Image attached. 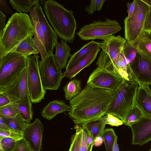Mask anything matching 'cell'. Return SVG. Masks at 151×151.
Instances as JSON below:
<instances>
[{"label":"cell","instance_id":"cell-1","mask_svg":"<svg viewBox=\"0 0 151 151\" xmlns=\"http://www.w3.org/2000/svg\"><path fill=\"white\" fill-rule=\"evenodd\" d=\"M113 92L86 84L69 101L70 117L76 125L81 126L104 116L111 103Z\"/></svg>","mask_w":151,"mask_h":151},{"label":"cell","instance_id":"cell-2","mask_svg":"<svg viewBox=\"0 0 151 151\" xmlns=\"http://www.w3.org/2000/svg\"><path fill=\"white\" fill-rule=\"evenodd\" d=\"M35 29L29 16L16 12L9 19L0 32V58L14 49L27 38L34 36Z\"/></svg>","mask_w":151,"mask_h":151},{"label":"cell","instance_id":"cell-3","mask_svg":"<svg viewBox=\"0 0 151 151\" xmlns=\"http://www.w3.org/2000/svg\"><path fill=\"white\" fill-rule=\"evenodd\" d=\"M40 3L57 36L69 43L73 42L77 28L73 12L66 9L63 5L53 0L41 1Z\"/></svg>","mask_w":151,"mask_h":151},{"label":"cell","instance_id":"cell-4","mask_svg":"<svg viewBox=\"0 0 151 151\" xmlns=\"http://www.w3.org/2000/svg\"><path fill=\"white\" fill-rule=\"evenodd\" d=\"M29 17L35 29L33 46L42 60L53 53L58 36L48 23L39 4L31 9Z\"/></svg>","mask_w":151,"mask_h":151},{"label":"cell","instance_id":"cell-5","mask_svg":"<svg viewBox=\"0 0 151 151\" xmlns=\"http://www.w3.org/2000/svg\"><path fill=\"white\" fill-rule=\"evenodd\" d=\"M138 85L136 81L124 80L113 92L111 103L104 115L112 114L124 121L134 104Z\"/></svg>","mask_w":151,"mask_h":151},{"label":"cell","instance_id":"cell-6","mask_svg":"<svg viewBox=\"0 0 151 151\" xmlns=\"http://www.w3.org/2000/svg\"><path fill=\"white\" fill-rule=\"evenodd\" d=\"M126 41L120 35L116 36L113 35L102 42L100 46L102 50L96 64L99 67L118 73L116 64Z\"/></svg>","mask_w":151,"mask_h":151},{"label":"cell","instance_id":"cell-7","mask_svg":"<svg viewBox=\"0 0 151 151\" xmlns=\"http://www.w3.org/2000/svg\"><path fill=\"white\" fill-rule=\"evenodd\" d=\"M122 29L116 21L106 18L104 21L100 19L94 20L93 23L85 25L76 34L84 40L99 39L104 41Z\"/></svg>","mask_w":151,"mask_h":151},{"label":"cell","instance_id":"cell-8","mask_svg":"<svg viewBox=\"0 0 151 151\" xmlns=\"http://www.w3.org/2000/svg\"><path fill=\"white\" fill-rule=\"evenodd\" d=\"M39 70L44 89L58 90L64 77L62 69L56 63L53 53L49 54L40 61Z\"/></svg>","mask_w":151,"mask_h":151},{"label":"cell","instance_id":"cell-9","mask_svg":"<svg viewBox=\"0 0 151 151\" xmlns=\"http://www.w3.org/2000/svg\"><path fill=\"white\" fill-rule=\"evenodd\" d=\"M38 54L27 57V82L29 95L32 103H39L44 99L46 93L44 88L40 75Z\"/></svg>","mask_w":151,"mask_h":151},{"label":"cell","instance_id":"cell-10","mask_svg":"<svg viewBox=\"0 0 151 151\" xmlns=\"http://www.w3.org/2000/svg\"><path fill=\"white\" fill-rule=\"evenodd\" d=\"M27 57L10 52L0 58V87L12 81L26 66Z\"/></svg>","mask_w":151,"mask_h":151},{"label":"cell","instance_id":"cell-11","mask_svg":"<svg viewBox=\"0 0 151 151\" xmlns=\"http://www.w3.org/2000/svg\"><path fill=\"white\" fill-rule=\"evenodd\" d=\"M135 6L131 17L124 20L125 38L132 42L138 38L144 31V21L149 8L141 0H135Z\"/></svg>","mask_w":151,"mask_h":151},{"label":"cell","instance_id":"cell-12","mask_svg":"<svg viewBox=\"0 0 151 151\" xmlns=\"http://www.w3.org/2000/svg\"><path fill=\"white\" fill-rule=\"evenodd\" d=\"M124 80L119 74L98 66L91 74L86 84L113 92Z\"/></svg>","mask_w":151,"mask_h":151},{"label":"cell","instance_id":"cell-13","mask_svg":"<svg viewBox=\"0 0 151 151\" xmlns=\"http://www.w3.org/2000/svg\"><path fill=\"white\" fill-rule=\"evenodd\" d=\"M0 93L5 94L16 103L29 96L27 66L12 81L0 87Z\"/></svg>","mask_w":151,"mask_h":151},{"label":"cell","instance_id":"cell-14","mask_svg":"<svg viewBox=\"0 0 151 151\" xmlns=\"http://www.w3.org/2000/svg\"><path fill=\"white\" fill-rule=\"evenodd\" d=\"M136 81L151 87V59L137 52L131 67Z\"/></svg>","mask_w":151,"mask_h":151},{"label":"cell","instance_id":"cell-15","mask_svg":"<svg viewBox=\"0 0 151 151\" xmlns=\"http://www.w3.org/2000/svg\"><path fill=\"white\" fill-rule=\"evenodd\" d=\"M43 130L42 124L38 118L32 123H27L22 133L23 138L29 144L32 151H40Z\"/></svg>","mask_w":151,"mask_h":151},{"label":"cell","instance_id":"cell-16","mask_svg":"<svg viewBox=\"0 0 151 151\" xmlns=\"http://www.w3.org/2000/svg\"><path fill=\"white\" fill-rule=\"evenodd\" d=\"M129 127L132 132V145H142L151 140V116H143Z\"/></svg>","mask_w":151,"mask_h":151},{"label":"cell","instance_id":"cell-17","mask_svg":"<svg viewBox=\"0 0 151 151\" xmlns=\"http://www.w3.org/2000/svg\"><path fill=\"white\" fill-rule=\"evenodd\" d=\"M138 84L134 105L140 110L143 117H151V88L147 84L142 83Z\"/></svg>","mask_w":151,"mask_h":151},{"label":"cell","instance_id":"cell-18","mask_svg":"<svg viewBox=\"0 0 151 151\" xmlns=\"http://www.w3.org/2000/svg\"><path fill=\"white\" fill-rule=\"evenodd\" d=\"M100 50V47H99L93 50L85 58L81 60L74 67L65 71L63 73L64 77L71 79L83 69L89 66L96 59Z\"/></svg>","mask_w":151,"mask_h":151},{"label":"cell","instance_id":"cell-19","mask_svg":"<svg viewBox=\"0 0 151 151\" xmlns=\"http://www.w3.org/2000/svg\"><path fill=\"white\" fill-rule=\"evenodd\" d=\"M70 111L69 106L63 100L51 101L43 108L41 115L48 120L53 119L57 114Z\"/></svg>","mask_w":151,"mask_h":151},{"label":"cell","instance_id":"cell-20","mask_svg":"<svg viewBox=\"0 0 151 151\" xmlns=\"http://www.w3.org/2000/svg\"><path fill=\"white\" fill-rule=\"evenodd\" d=\"M100 42L92 40L84 45L80 49L72 55L68 62L65 71L72 68L92 51L100 47Z\"/></svg>","mask_w":151,"mask_h":151},{"label":"cell","instance_id":"cell-21","mask_svg":"<svg viewBox=\"0 0 151 151\" xmlns=\"http://www.w3.org/2000/svg\"><path fill=\"white\" fill-rule=\"evenodd\" d=\"M55 47V53L54 57L55 62L61 69L64 68L66 66L68 58L72 55L70 53L71 48L67 41L62 39L60 43L56 42Z\"/></svg>","mask_w":151,"mask_h":151},{"label":"cell","instance_id":"cell-22","mask_svg":"<svg viewBox=\"0 0 151 151\" xmlns=\"http://www.w3.org/2000/svg\"><path fill=\"white\" fill-rule=\"evenodd\" d=\"M136 40L138 42L136 45L137 52L151 59V38L150 35L144 31Z\"/></svg>","mask_w":151,"mask_h":151},{"label":"cell","instance_id":"cell-23","mask_svg":"<svg viewBox=\"0 0 151 151\" xmlns=\"http://www.w3.org/2000/svg\"><path fill=\"white\" fill-rule=\"evenodd\" d=\"M106 124L102 116L87 122L81 126L85 128L92 137L94 140L99 136H103Z\"/></svg>","mask_w":151,"mask_h":151},{"label":"cell","instance_id":"cell-24","mask_svg":"<svg viewBox=\"0 0 151 151\" xmlns=\"http://www.w3.org/2000/svg\"><path fill=\"white\" fill-rule=\"evenodd\" d=\"M19 114L24 120L29 123L32 120L33 112L29 96L18 102Z\"/></svg>","mask_w":151,"mask_h":151},{"label":"cell","instance_id":"cell-25","mask_svg":"<svg viewBox=\"0 0 151 151\" xmlns=\"http://www.w3.org/2000/svg\"><path fill=\"white\" fill-rule=\"evenodd\" d=\"M32 37H29L21 42L11 52L21 54L27 56L38 54L39 52L33 46Z\"/></svg>","mask_w":151,"mask_h":151},{"label":"cell","instance_id":"cell-26","mask_svg":"<svg viewBox=\"0 0 151 151\" xmlns=\"http://www.w3.org/2000/svg\"><path fill=\"white\" fill-rule=\"evenodd\" d=\"M63 88L66 99L70 101L82 91L81 82L78 79H74L66 83Z\"/></svg>","mask_w":151,"mask_h":151},{"label":"cell","instance_id":"cell-27","mask_svg":"<svg viewBox=\"0 0 151 151\" xmlns=\"http://www.w3.org/2000/svg\"><path fill=\"white\" fill-rule=\"evenodd\" d=\"M1 117L3 119L7 125L13 131L22 134L27 123L19 114L15 117L12 118Z\"/></svg>","mask_w":151,"mask_h":151},{"label":"cell","instance_id":"cell-28","mask_svg":"<svg viewBox=\"0 0 151 151\" xmlns=\"http://www.w3.org/2000/svg\"><path fill=\"white\" fill-rule=\"evenodd\" d=\"M13 8L19 13L29 12L33 6L39 4V0H9Z\"/></svg>","mask_w":151,"mask_h":151},{"label":"cell","instance_id":"cell-29","mask_svg":"<svg viewBox=\"0 0 151 151\" xmlns=\"http://www.w3.org/2000/svg\"><path fill=\"white\" fill-rule=\"evenodd\" d=\"M143 116L141 111L134 104L129 111L124 120L123 121V124L130 127Z\"/></svg>","mask_w":151,"mask_h":151},{"label":"cell","instance_id":"cell-30","mask_svg":"<svg viewBox=\"0 0 151 151\" xmlns=\"http://www.w3.org/2000/svg\"><path fill=\"white\" fill-rule=\"evenodd\" d=\"M123 52L125 57L131 67L137 53L136 46L132 43L126 40L124 45Z\"/></svg>","mask_w":151,"mask_h":151},{"label":"cell","instance_id":"cell-31","mask_svg":"<svg viewBox=\"0 0 151 151\" xmlns=\"http://www.w3.org/2000/svg\"><path fill=\"white\" fill-rule=\"evenodd\" d=\"M103 136L106 151H112L115 138H118L114 130L112 128L104 129Z\"/></svg>","mask_w":151,"mask_h":151},{"label":"cell","instance_id":"cell-32","mask_svg":"<svg viewBox=\"0 0 151 151\" xmlns=\"http://www.w3.org/2000/svg\"><path fill=\"white\" fill-rule=\"evenodd\" d=\"M19 114L18 103L10 104L0 107V116L12 118Z\"/></svg>","mask_w":151,"mask_h":151},{"label":"cell","instance_id":"cell-33","mask_svg":"<svg viewBox=\"0 0 151 151\" xmlns=\"http://www.w3.org/2000/svg\"><path fill=\"white\" fill-rule=\"evenodd\" d=\"M76 132L72 137L70 147L68 151H79L82 137V126L76 125Z\"/></svg>","mask_w":151,"mask_h":151},{"label":"cell","instance_id":"cell-34","mask_svg":"<svg viewBox=\"0 0 151 151\" xmlns=\"http://www.w3.org/2000/svg\"><path fill=\"white\" fill-rule=\"evenodd\" d=\"M18 140L10 137H0V151H12Z\"/></svg>","mask_w":151,"mask_h":151},{"label":"cell","instance_id":"cell-35","mask_svg":"<svg viewBox=\"0 0 151 151\" xmlns=\"http://www.w3.org/2000/svg\"><path fill=\"white\" fill-rule=\"evenodd\" d=\"M106 0H91L89 6H86L85 11L89 14H92L97 11L101 10Z\"/></svg>","mask_w":151,"mask_h":151},{"label":"cell","instance_id":"cell-36","mask_svg":"<svg viewBox=\"0 0 151 151\" xmlns=\"http://www.w3.org/2000/svg\"><path fill=\"white\" fill-rule=\"evenodd\" d=\"M82 137L80 146L79 151H92L93 146L89 147L87 144V139L88 132L82 126Z\"/></svg>","mask_w":151,"mask_h":151},{"label":"cell","instance_id":"cell-37","mask_svg":"<svg viewBox=\"0 0 151 151\" xmlns=\"http://www.w3.org/2000/svg\"><path fill=\"white\" fill-rule=\"evenodd\" d=\"M102 118L106 124L118 127L123 124L122 120L112 114H107Z\"/></svg>","mask_w":151,"mask_h":151},{"label":"cell","instance_id":"cell-38","mask_svg":"<svg viewBox=\"0 0 151 151\" xmlns=\"http://www.w3.org/2000/svg\"><path fill=\"white\" fill-rule=\"evenodd\" d=\"M29 144L23 138L19 140L12 151H32Z\"/></svg>","mask_w":151,"mask_h":151},{"label":"cell","instance_id":"cell-39","mask_svg":"<svg viewBox=\"0 0 151 151\" xmlns=\"http://www.w3.org/2000/svg\"><path fill=\"white\" fill-rule=\"evenodd\" d=\"M0 137H10L19 140L23 138V136L22 134L12 130H0Z\"/></svg>","mask_w":151,"mask_h":151},{"label":"cell","instance_id":"cell-40","mask_svg":"<svg viewBox=\"0 0 151 151\" xmlns=\"http://www.w3.org/2000/svg\"><path fill=\"white\" fill-rule=\"evenodd\" d=\"M143 30L149 35L151 32V9L149 8L144 21Z\"/></svg>","mask_w":151,"mask_h":151},{"label":"cell","instance_id":"cell-41","mask_svg":"<svg viewBox=\"0 0 151 151\" xmlns=\"http://www.w3.org/2000/svg\"><path fill=\"white\" fill-rule=\"evenodd\" d=\"M14 103H16L5 94L0 93V107Z\"/></svg>","mask_w":151,"mask_h":151},{"label":"cell","instance_id":"cell-42","mask_svg":"<svg viewBox=\"0 0 151 151\" xmlns=\"http://www.w3.org/2000/svg\"><path fill=\"white\" fill-rule=\"evenodd\" d=\"M0 9L7 14H13V10L10 8L5 0H0Z\"/></svg>","mask_w":151,"mask_h":151},{"label":"cell","instance_id":"cell-43","mask_svg":"<svg viewBox=\"0 0 151 151\" xmlns=\"http://www.w3.org/2000/svg\"><path fill=\"white\" fill-rule=\"evenodd\" d=\"M135 0H134L131 3H129V2L127 3V6L128 14L127 17L128 18H130L133 14L135 8Z\"/></svg>","mask_w":151,"mask_h":151},{"label":"cell","instance_id":"cell-44","mask_svg":"<svg viewBox=\"0 0 151 151\" xmlns=\"http://www.w3.org/2000/svg\"><path fill=\"white\" fill-rule=\"evenodd\" d=\"M6 16L1 10H0V32H2L5 26Z\"/></svg>","mask_w":151,"mask_h":151},{"label":"cell","instance_id":"cell-45","mask_svg":"<svg viewBox=\"0 0 151 151\" xmlns=\"http://www.w3.org/2000/svg\"><path fill=\"white\" fill-rule=\"evenodd\" d=\"M0 130H12L1 117H0Z\"/></svg>","mask_w":151,"mask_h":151},{"label":"cell","instance_id":"cell-46","mask_svg":"<svg viewBox=\"0 0 151 151\" xmlns=\"http://www.w3.org/2000/svg\"><path fill=\"white\" fill-rule=\"evenodd\" d=\"M103 142L104 140L103 136H98L94 140V145L96 147L102 145Z\"/></svg>","mask_w":151,"mask_h":151},{"label":"cell","instance_id":"cell-47","mask_svg":"<svg viewBox=\"0 0 151 151\" xmlns=\"http://www.w3.org/2000/svg\"><path fill=\"white\" fill-rule=\"evenodd\" d=\"M118 138L115 139L114 145L113 146L112 151H120L119 146L117 143Z\"/></svg>","mask_w":151,"mask_h":151},{"label":"cell","instance_id":"cell-48","mask_svg":"<svg viewBox=\"0 0 151 151\" xmlns=\"http://www.w3.org/2000/svg\"><path fill=\"white\" fill-rule=\"evenodd\" d=\"M141 0L147 5L149 8L151 9V0Z\"/></svg>","mask_w":151,"mask_h":151},{"label":"cell","instance_id":"cell-49","mask_svg":"<svg viewBox=\"0 0 151 151\" xmlns=\"http://www.w3.org/2000/svg\"><path fill=\"white\" fill-rule=\"evenodd\" d=\"M150 37L151 38V32L150 34Z\"/></svg>","mask_w":151,"mask_h":151},{"label":"cell","instance_id":"cell-50","mask_svg":"<svg viewBox=\"0 0 151 151\" xmlns=\"http://www.w3.org/2000/svg\"><path fill=\"white\" fill-rule=\"evenodd\" d=\"M150 151H151V149L150 150Z\"/></svg>","mask_w":151,"mask_h":151},{"label":"cell","instance_id":"cell-51","mask_svg":"<svg viewBox=\"0 0 151 151\" xmlns=\"http://www.w3.org/2000/svg\"></svg>","mask_w":151,"mask_h":151}]
</instances>
